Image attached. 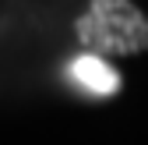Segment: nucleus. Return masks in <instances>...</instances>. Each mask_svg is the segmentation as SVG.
<instances>
[{"label": "nucleus", "mask_w": 148, "mask_h": 145, "mask_svg": "<svg viewBox=\"0 0 148 145\" xmlns=\"http://www.w3.org/2000/svg\"><path fill=\"white\" fill-rule=\"evenodd\" d=\"M71 78L81 88H88L92 96H116V88H120V75L95 53H85V57L71 60Z\"/></svg>", "instance_id": "f03ea898"}, {"label": "nucleus", "mask_w": 148, "mask_h": 145, "mask_svg": "<svg viewBox=\"0 0 148 145\" xmlns=\"http://www.w3.org/2000/svg\"><path fill=\"white\" fill-rule=\"evenodd\" d=\"M78 43L99 53H141L148 50V18L131 0H88V11L78 18Z\"/></svg>", "instance_id": "f257e3e1"}]
</instances>
